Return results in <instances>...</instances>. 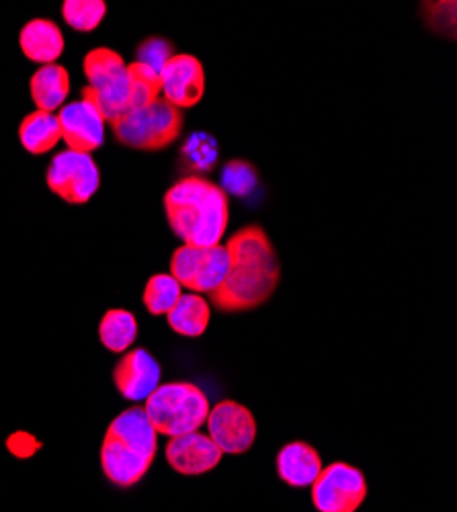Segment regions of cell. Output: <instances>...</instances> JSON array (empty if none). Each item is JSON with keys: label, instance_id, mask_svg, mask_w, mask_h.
<instances>
[{"label": "cell", "instance_id": "d6986e66", "mask_svg": "<svg viewBox=\"0 0 457 512\" xmlns=\"http://www.w3.org/2000/svg\"><path fill=\"white\" fill-rule=\"evenodd\" d=\"M19 140L23 148L33 156H44L52 152L62 140L58 117L46 111L29 113L19 125Z\"/></svg>", "mask_w": 457, "mask_h": 512}, {"label": "cell", "instance_id": "8fae6325", "mask_svg": "<svg viewBox=\"0 0 457 512\" xmlns=\"http://www.w3.org/2000/svg\"><path fill=\"white\" fill-rule=\"evenodd\" d=\"M162 99L177 109L199 105L205 95V70L199 58L191 54H175L160 70Z\"/></svg>", "mask_w": 457, "mask_h": 512}, {"label": "cell", "instance_id": "277c9868", "mask_svg": "<svg viewBox=\"0 0 457 512\" xmlns=\"http://www.w3.org/2000/svg\"><path fill=\"white\" fill-rule=\"evenodd\" d=\"M82 70H85L89 84L82 89L80 97L93 101L107 123L130 113V74L128 64L123 62L119 52L111 48H95L85 56Z\"/></svg>", "mask_w": 457, "mask_h": 512}, {"label": "cell", "instance_id": "7a4b0ae2", "mask_svg": "<svg viewBox=\"0 0 457 512\" xmlns=\"http://www.w3.org/2000/svg\"><path fill=\"white\" fill-rule=\"evenodd\" d=\"M164 211L175 236L187 246L212 248L228 230V195L199 175L183 177L164 193Z\"/></svg>", "mask_w": 457, "mask_h": 512}, {"label": "cell", "instance_id": "603a6c76", "mask_svg": "<svg viewBox=\"0 0 457 512\" xmlns=\"http://www.w3.org/2000/svg\"><path fill=\"white\" fill-rule=\"evenodd\" d=\"M183 295V287L173 275L158 273L148 279L144 287L142 302L148 314L152 316H166L169 314L175 304L179 302V297Z\"/></svg>", "mask_w": 457, "mask_h": 512}, {"label": "cell", "instance_id": "5b68a950", "mask_svg": "<svg viewBox=\"0 0 457 512\" xmlns=\"http://www.w3.org/2000/svg\"><path fill=\"white\" fill-rule=\"evenodd\" d=\"M183 123V111L160 97L150 105L126 113L109 125L117 142L123 146L142 152H158L179 140Z\"/></svg>", "mask_w": 457, "mask_h": 512}, {"label": "cell", "instance_id": "4316f807", "mask_svg": "<svg viewBox=\"0 0 457 512\" xmlns=\"http://www.w3.org/2000/svg\"><path fill=\"white\" fill-rule=\"evenodd\" d=\"M136 56H138L136 62H140L160 74L164 64L175 56V46H173V41L164 39V37H148L136 48Z\"/></svg>", "mask_w": 457, "mask_h": 512}, {"label": "cell", "instance_id": "ffe728a7", "mask_svg": "<svg viewBox=\"0 0 457 512\" xmlns=\"http://www.w3.org/2000/svg\"><path fill=\"white\" fill-rule=\"evenodd\" d=\"M166 320H169V326L187 338H199L205 334L207 326H210L212 320V308L210 302L203 300L197 293H187L181 295L175 308L166 314Z\"/></svg>", "mask_w": 457, "mask_h": 512}, {"label": "cell", "instance_id": "d4e9b609", "mask_svg": "<svg viewBox=\"0 0 457 512\" xmlns=\"http://www.w3.org/2000/svg\"><path fill=\"white\" fill-rule=\"evenodd\" d=\"M107 15V5L103 0H66L62 5L64 21L80 33L95 31Z\"/></svg>", "mask_w": 457, "mask_h": 512}, {"label": "cell", "instance_id": "5bb4252c", "mask_svg": "<svg viewBox=\"0 0 457 512\" xmlns=\"http://www.w3.org/2000/svg\"><path fill=\"white\" fill-rule=\"evenodd\" d=\"M99 457L105 478L121 490L134 488L138 482H142L154 463L152 457L130 449L128 445L115 441L109 435H105L103 439Z\"/></svg>", "mask_w": 457, "mask_h": 512}, {"label": "cell", "instance_id": "7402d4cb", "mask_svg": "<svg viewBox=\"0 0 457 512\" xmlns=\"http://www.w3.org/2000/svg\"><path fill=\"white\" fill-rule=\"evenodd\" d=\"M220 158L218 140L207 132H193L179 150V162L193 173H212Z\"/></svg>", "mask_w": 457, "mask_h": 512}, {"label": "cell", "instance_id": "9a60e30c", "mask_svg": "<svg viewBox=\"0 0 457 512\" xmlns=\"http://www.w3.org/2000/svg\"><path fill=\"white\" fill-rule=\"evenodd\" d=\"M322 467L324 463L320 459V453L304 441L283 445L275 457L277 476L289 488L312 486L314 480L320 476Z\"/></svg>", "mask_w": 457, "mask_h": 512}, {"label": "cell", "instance_id": "4fadbf2b", "mask_svg": "<svg viewBox=\"0 0 457 512\" xmlns=\"http://www.w3.org/2000/svg\"><path fill=\"white\" fill-rule=\"evenodd\" d=\"M220 447L205 433H187L166 443L164 457L181 476H203L212 472L222 461Z\"/></svg>", "mask_w": 457, "mask_h": 512}, {"label": "cell", "instance_id": "cb8c5ba5", "mask_svg": "<svg viewBox=\"0 0 457 512\" xmlns=\"http://www.w3.org/2000/svg\"><path fill=\"white\" fill-rule=\"evenodd\" d=\"M259 185L257 166L248 160H228L222 168V181L220 187L226 195L234 197H248Z\"/></svg>", "mask_w": 457, "mask_h": 512}, {"label": "cell", "instance_id": "9c48e42d", "mask_svg": "<svg viewBox=\"0 0 457 512\" xmlns=\"http://www.w3.org/2000/svg\"><path fill=\"white\" fill-rule=\"evenodd\" d=\"M207 435L222 453L244 455L257 441V420L253 412L234 400H222L207 414Z\"/></svg>", "mask_w": 457, "mask_h": 512}, {"label": "cell", "instance_id": "e0dca14e", "mask_svg": "<svg viewBox=\"0 0 457 512\" xmlns=\"http://www.w3.org/2000/svg\"><path fill=\"white\" fill-rule=\"evenodd\" d=\"M19 46L27 60L48 66L64 52V35L62 29L50 19H33L25 23L19 33Z\"/></svg>", "mask_w": 457, "mask_h": 512}, {"label": "cell", "instance_id": "484cf974", "mask_svg": "<svg viewBox=\"0 0 457 512\" xmlns=\"http://www.w3.org/2000/svg\"><path fill=\"white\" fill-rule=\"evenodd\" d=\"M130 74V89H132V101H130V111L140 109L144 105H150L152 101L160 99L162 95V84H160V74L154 72L152 68L134 62L128 66Z\"/></svg>", "mask_w": 457, "mask_h": 512}, {"label": "cell", "instance_id": "44dd1931", "mask_svg": "<svg viewBox=\"0 0 457 512\" xmlns=\"http://www.w3.org/2000/svg\"><path fill=\"white\" fill-rule=\"evenodd\" d=\"M138 338V320L132 312L113 308L105 312L99 324V340L109 353H126Z\"/></svg>", "mask_w": 457, "mask_h": 512}, {"label": "cell", "instance_id": "2e32d148", "mask_svg": "<svg viewBox=\"0 0 457 512\" xmlns=\"http://www.w3.org/2000/svg\"><path fill=\"white\" fill-rule=\"evenodd\" d=\"M105 435L113 437L123 445H128L130 449L146 457H152V459L156 457L158 433L154 431L150 418L146 416L144 406H132L128 410H123L119 416L111 420Z\"/></svg>", "mask_w": 457, "mask_h": 512}, {"label": "cell", "instance_id": "3957f363", "mask_svg": "<svg viewBox=\"0 0 457 512\" xmlns=\"http://www.w3.org/2000/svg\"><path fill=\"white\" fill-rule=\"evenodd\" d=\"M144 402L154 431L171 439L199 431L210 414V400L191 381L160 383Z\"/></svg>", "mask_w": 457, "mask_h": 512}, {"label": "cell", "instance_id": "ba28073f", "mask_svg": "<svg viewBox=\"0 0 457 512\" xmlns=\"http://www.w3.org/2000/svg\"><path fill=\"white\" fill-rule=\"evenodd\" d=\"M230 271V254L226 246L216 244L212 248L179 246L171 259V275L181 287L193 293L216 291Z\"/></svg>", "mask_w": 457, "mask_h": 512}, {"label": "cell", "instance_id": "52a82bcc", "mask_svg": "<svg viewBox=\"0 0 457 512\" xmlns=\"http://www.w3.org/2000/svg\"><path fill=\"white\" fill-rule=\"evenodd\" d=\"M312 504L318 512H357L367 498V480L351 463L335 461L314 480Z\"/></svg>", "mask_w": 457, "mask_h": 512}, {"label": "cell", "instance_id": "6da1fadb", "mask_svg": "<svg viewBox=\"0 0 457 512\" xmlns=\"http://www.w3.org/2000/svg\"><path fill=\"white\" fill-rule=\"evenodd\" d=\"M226 250L230 271L207 302L224 314L248 312L267 304L281 281V263L267 232L257 224L244 226L228 238Z\"/></svg>", "mask_w": 457, "mask_h": 512}, {"label": "cell", "instance_id": "ac0fdd59", "mask_svg": "<svg viewBox=\"0 0 457 512\" xmlns=\"http://www.w3.org/2000/svg\"><path fill=\"white\" fill-rule=\"evenodd\" d=\"M29 93L37 111H60L70 95V74L60 64L41 66L29 80Z\"/></svg>", "mask_w": 457, "mask_h": 512}, {"label": "cell", "instance_id": "30bf717a", "mask_svg": "<svg viewBox=\"0 0 457 512\" xmlns=\"http://www.w3.org/2000/svg\"><path fill=\"white\" fill-rule=\"evenodd\" d=\"M60 134L66 150L91 154L105 144V117L97 105L85 97L64 105L58 111Z\"/></svg>", "mask_w": 457, "mask_h": 512}, {"label": "cell", "instance_id": "8992f818", "mask_svg": "<svg viewBox=\"0 0 457 512\" xmlns=\"http://www.w3.org/2000/svg\"><path fill=\"white\" fill-rule=\"evenodd\" d=\"M46 183L66 203L85 205L101 187V170L91 154L62 150L48 166Z\"/></svg>", "mask_w": 457, "mask_h": 512}, {"label": "cell", "instance_id": "7c38bea8", "mask_svg": "<svg viewBox=\"0 0 457 512\" xmlns=\"http://www.w3.org/2000/svg\"><path fill=\"white\" fill-rule=\"evenodd\" d=\"M160 375V363L144 347L128 351L113 367L117 392L134 404L144 402L160 386Z\"/></svg>", "mask_w": 457, "mask_h": 512}]
</instances>
